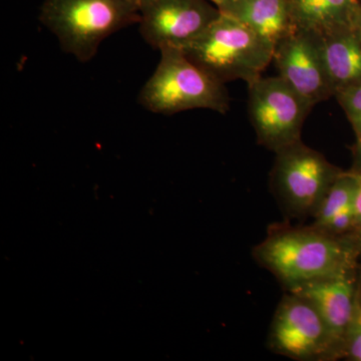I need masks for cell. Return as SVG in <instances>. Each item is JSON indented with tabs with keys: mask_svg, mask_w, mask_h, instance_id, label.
Listing matches in <instances>:
<instances>
[{
	"mask_svg": "<svg viewBox=\"0 0 361 361\" xmlns=\"http://www.w3.org/2000/svg\"><path fill=\"white\" fill-rule=\"evenodd\" d=\"M253 257L285 291L299 285L357 269L360 252L351 236L337 237L312 226L276 225L254 247Z\"/></svg>",
	"mask_w": 361,
	"mask_h": 361,
	"instance_id": "1",
	"label": "cell"
},
{
	"mask_svg": "<svg viewBox=\"0 0 361 361\" xmlns=\"http://www.w3.org/2000/svg\"><path fill=\"white\" fill-rule=\"evenodd\" d=\"M39 20L63 51L87 63L104 39L139 23L140 11L130 0H44Z\"/></svg>",
	"mask_w": 361,
	"mask_h": 361,
	"instance_id": "2",
	"label": "cell"
},
{
	"mask_svg": "<svg viewBox=\"0 0 361 361\" xmlns=\"http://www.w3.org/2000/svg\"><path fill=\"white\" fill-rule=\"evenodd\" d=\"M187 58L222 84H250L272 63L274 47L246 23L221 13L212 25L182 49Z\"/></svg>",
	"mask_w": 361,
	"mask_h": 361,
	"instance_id": "3",
	"label": "cell"
},
{
	"mask_svg": "<svg viewBox=\"0 0 361 361\" xmlns=\"http://www.w3.org/2000/svg\"><path fill=\"white\" fill-rule=\"evenodd\" d=\"M156 71L140 92L142 108L158 115L205 109L226 114L227 87L187 58L182 49H164Z\"/></svg>",
	"mask_w": 361,
	"mask_h": 361,
	"instance_id": "4",
	"label": "cell"
},
{
	"mask_svg": "<svg viewBox=\"0 0 361 361\" xmlns=\"http://www.w3.org/2000/svg\"><path fill=\"white\" fill-rule=\"evenodd\" d=\"M270 190L292 218L313 217L332 183L342 172L302 140L275 153Z\"/></svg>",
	"mask_w": 361,
	"mask_h": 361,
	"instance_id": "5",
	"label": "cell"
},
{
	"mask_svg": "<svg viewBox=\"0 0 361 361\" xmlns=\"http://www.w3.org/2000/svg\"><path fill=\"white\" fill-rule=\"evenodd\" d=\"M313 106L283 78H258L248 84V114L257 142L276 152L300 141Z\"/></svg>",
	"mask_w": 361,
	"mask_h": 361,
	"instance_id": "6",
	"label": "cell"
},
{
	"mask_svg": "<svg viewBox=\"0 0 361 361\" xmlns=\"http://www.w3.org/2000/svg\"><path fill=\"white\" fill-rule=\"evenodd\" d=\"M267 346L276 355L293 360L341 358L329 327L312 303L289 291L285 292L273 315Z\"/></svg>",
	"mask_w": 361,
	"mask_h": 361,
	"instance_id": "7",
	"label": "cell"
},
{
	"mask_svg": "<svg viewBox=\"0 0 361 361\" xmlns=\"http://www.w3.org/2000/svg\"><path fill=\"white\" fill-rule=\"evenodd\" d=\"M139 11L140 33L158 51L184 49L221 16L207 0H142Z\"/></svg>",
	"mask_w": 361,
	"mask_h": 361,
	"instance_id": "8",
	"label": "cell"
},
{
	"mask_svg": "<svg viewBox=\"0 0 361 361\" xmlns=\"http://www.w3.org/2000/svg\"><path fill=\"white\" fill-rule=\"evenodd\" d=\"M272 61L278 75L313 106L334 97L317 33L297 27L275 45Z\"/></svg>",
	"mask_w": 361,
	"mask_h": 361,
	"instance_id": "9",
	"label": "cell"
},
{
	"mask_svg": "<svg viewBox=\"0 0 361 361\" xmlns=\"http://www.w3.org/2000/svg\"><path fill=\"white\" fill-rule=\"evenodd\" d=\"M357 269L314 280L286 290L298 294L312 303L329 327L341 358L344 339L357 304Z\"/></svg>",
	"mask_w": 361,
	"mask_h": 361,
	"instance_id": "10",
	"label": "cell"
},
{
	"mask_svg": "<svg viewBox=\"0 0 361 361\" xmlns=\"http://www.w3.org/2000/svg\"><path fill=\"white\" fill-rule=\"evenodd\" d=\"M323 59L334 87L339 90L361 80V39L353 27L318 35Z\"/></svg>",
	"mask_w": 361,
	"mask_h": 361,
	"instance_id": "11",
	"label": "cell"
},
{
	"mask_svg": "<svg viewBox=\"0 0 361 361\" xmlns=\"http://www.w3.org/2000/svg\"><path fill=\"white\" fill-rule=\"evenodd\" d=\"M236 18L273 47L298 27L289 0H245Z\"/></svg>",
	"mask_w": 361,
	"mask_h": 361,
	"instance_id": "12",
	"label": "cell"
},
{
	"mask_svg": "<svg viewBox=\"0 0 361 361\" xmlns=\"http://www.w3.org/2000/svg\"><path fill=\"white\" fill-rule=\"evenodd\" d=\"M296 25L322 35L350 27L356 0H289Z\"/></svg>",
	"mask_w": 361,
	"mask_h": 361,
	"instance_id": "13",
	"label": "cell"
},
{
	"mask_svg": "<svg viewBox=\"0 0 361 361\" xmlns=\"http://www.w3.org/2000/svg\"><path fill=\"white\" fill-rule=\"evenodd\" d=\"M355 191L356 179L353 171H342L320 202L311 226L323 231L338 214L355 207Z\"/></svg>",
	"mask_w": 361,
	"mask_h": 361,
	"instance_id": "14",
	"label": "cell"
},
{
	"mask_svg": "<svg viewBox=\"0 0 361 361\" xmlns=\"http://www.w3.org/2000/svg\"><path fill=\"white\" fill-rule=\"evenodd\" d=\"M334 97L345 111L353 130L361 125V80L337 92Z\"/></svg>",
	"mask_w": 361,
	"mask_h": 361,
	"instance_id": "15",
	"label": "cell"
},
{
	"mask_svg": "<svg viewBox=\"0 0 361 361\" xmlns=\"http://www.w3.org/2000/svg\"><path fill=\"white\" fill-rule=\"evenodd\" d=\"M341 358L361 361V306L358 300L353 322L344 339Z\"/></svg>",
	"mask_w": 361,
	"mask_h": 361,
	"instance_id": "16",
	"label": "cell"
},
{
	"mask_svg": "<svg viewBox=\"0 0 361 361\" xmlns=\"http://www.w3.org/2000/svg\"><path fill=\"white\" fill-rule=\"evenodd\" d=\"M212 4L221 13L237 18L245 0H207Z\"/></svg>",
	"mask_w": 361,
	"mask_h": 361,
	"instance_id": "17",
	"label": "cell"
},
{
	"mask_svg": "<svg viewBox=\"0 0 361 361\" xmlns=\"http://www.w3.org/2000/svg\"><path fill=\"white\" fill-rule=\"evenodd\" d=\"M355 176L356 191L355 198L356 227L357 230H361V169L357 170H351ZM356 230V231H357Z\"/></svg>",
	"mask_w": 361,
	"mask_h": 361,
	"instance_id": "18",
	"label": "cell"
},
{
	"mask_svg": "<svg viewBox=\"0 0 361 361\" xmlns=\"http://www.w3.org/2000/svg\"><path fill=\"white\" fill-rule=\"evenodd\" d=\"M351 27L355 30V32L360 35L361 39V6L356 7L355 13H353V23H351Z\"/></svg>",
	"mask_w": 361,
	"mask_h": 361,
	"instance_id": "19",
	"label": "cell"
},
{
	"mask_svg": "<svg viewBox=\"0 0 361 361\" xmlns=\"http://www.w3.org/2000/svg\"><path fill=\"white\" fill-rule=\"evenodd\" d=\"M355 167L353 170L361 169V137L357 140L355 147Z\"/></svg>",
	"mask_w": 361,
	"mask_h": 361,
	"instance_id": "20",
	"label": "cell"
},
{
	"mask_svg": "<svg viewBox=\"0 0 361 361\" xmlns=\"http://www.w3.org/2000/svg\"><path fill=\"white\" fill-rule=\"evenodd\" d=\"M350 236L353 242H355L356 248H357L358 252H360V255L361 256V230H357V231L351 234Z\"/></svg>",
	"mask_w": 361,
	"mask_h": 361,
	"instance_id": "21",
	"label": "cell"
},
{
	"mask_svg": "<svg viewBox=\"0 0 361 361\" xmlns=\"http://www.w3.org/2000/svg\"><path fill=\"white\" fill-rule=\"evenodd\" d=\"M357 300L361 306V274L360 275V278H358L357 275Z\"/></svg>",
	"mask_w": 361,
	"mask_h": 361,
	"instance_id": "22",
	"label": "cell"
},
{
	"mask_svg": "<svg viewBox=\"0 0 361 361\" xmlns=\"http://www.w3.org/2000/svg\"><path fill=\"white\" fill-rule=\"evenodd\" d=\"M130 1L133 2V4H135V6H140V2H141L142 0H130Z\"/></svg>",
	"mask_w": 361,
	"mask_h": 361,
	"instance_id": "23",
	"label": "cell"
}]
</instances>
